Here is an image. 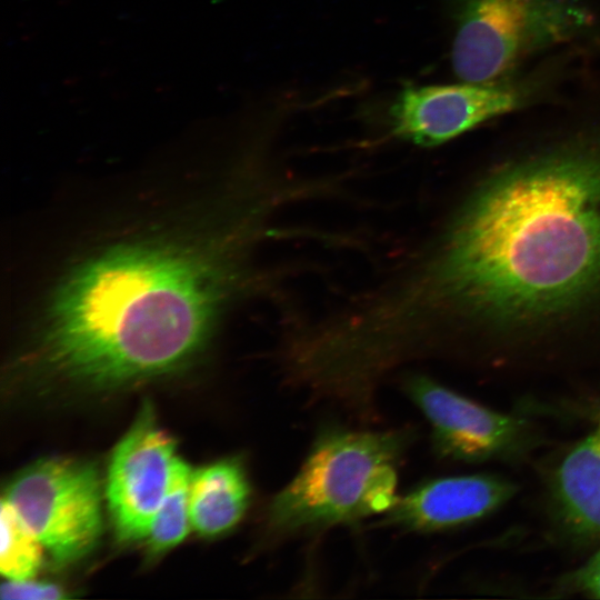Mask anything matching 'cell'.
<instances>
[{
	"mask_svg": "<svg viewBox=\"0 0 600 600\" xmlns=\"http://www.w3.org/2000/svg\"><path fill=\"white\" fill-rule=\"evenodd\" d=\"M600 288V121L483 181L442 229L360 291L369 343L407 364L467 323L524 326Z\"/></svg>",
	"mask_w": 600,
	"mask_h": 600,
	"instance_id": "obj_1",
	"label": "cell"
},
{
	"mask_svg": "<svg viewBox=\"0 0 600 600\" xmlns=\"http://www.w3.org/2000/svg\"><path fill=\"white\" fill-rule=\"evenodd\" d=\"M274 234L256 212L204 243L149 238L92 256L49 300L34 362L54 378L98 390L179 369L211 338L243 282L251 250Z\"/></svg>",
	"mask_w": 600,
	"mask_h": 600,
	"instance_id": "obj_2",
	"label": "cell"
},
{
	"mask_svg": "<svg viewBox=\"0 0 600 600\" xmlns=\"http://www.w3.org/2000/svg\"><path fill=\"white\" fill-rule=\"evenodd\" d=\"M416 439L410 427L389 430L323 428L292 480L270 501L268 546L387 512L397 501L398 471Z\"/></svg>",
	"mask_w": 600,
	"mask_h": 600,
	"instance_id": "obj_3",
	"label": "cell"
},
{
	"mask_svg": "<svg viewBox=\"0 0 600 600\" xmlns=\"http://www.w3.org/2000/svg\"><path fill=\"white\" fill-rule=\"evenodd\" d=\"M451 62L466 82L513 76L527 59L587 34L594 12L581 0H459Z\"/></svg>",
	"mask_w": 600,
	"mask_h": 600,
	"instance_id": "obj_4",
	"label": "cell"
},
{
	"mask_svg": "<svg viewBox=\"0 0 600 600\" xmlns=\"http://www.w3.org/2000/svg\"><path fill=\"white\" fill-rule=\"evenodd\" d=\"M59 563L86 556L101 532V492L88 462L47 459L21 471L3 496Z\"/></svg>",
	"mask_w": 600,
	"mask_h": 600,
	"instance_id": "obj_5",
	"label": "cell"
},
{
	"mask_svg": "<svg viewBox=\"0 0 600 600\" xmlns=\"http://www.w3.org/2000/svg\"><path fill=\"white\" fill-rule=\"evenodd\" d=\"M544 88L542 76L407 87L391 107V131L416 146L434 147L492 118L532 104Z\"/></svg>",
	"mask_w": 600,
	"mask_h": 600,
	"instance_id": "obj_6",
	"label": "cell"
},
{
	"mask_svg": "<svg viewBox=\"0 0 600 600\" xmlns=\"http://www.w3.org/2000/svg\"><path fill=\"white\" fill-rule=\"evenodd\" d=\"M402 389L428 420L438 458L464 463L517 460L537 440L527 420L489 409L428 376L407 374Z\"/></svg>",
	"mask_w": 600,
	"mask_h": 600,
	"instance_id": "obj_7",
	"label": "cell"
},
{
	"mask_svg": "<svg viewBox=\"0 0 600 600\" xmlns=\"http://www.w3.org/2000/svg\"><path fill=\"white\" fill-rule=\"evenodd\" d=\"M174 447L146 404L117 444L108 467L106 496L120 540L146 539L171 481Z\"/></svg>",
	"mask_w": 600,
	"mask_h": 600,
	"instance_id": "obj_8",
	"label": "cell"
},
{
	"mask_svg": "<svg viewBox=\"0 0 600 600\" xmlns=\"http://www.w3.org/2000/svg\"><path fill=\"white\" fill-rule=\"evenodd\" d=\"M517 492V484L494 474H462L426 480L398 497L383 526L436 532L486 518Z\"/></svg>",
	"mask_w": 600,
	"mask_h": 600,
	"instance_id": "obj_9",
	"label": "cell"
},
{
	"mask_svg": "<svg viewBox=\"0 0 600 600\" xmlns=\"http://www.w3.org/2000/svg\"><path fill=\"white\" fill-rule=\"evenodd\" d=\"M552 523L564 541H600V419L556 466L549 484Z\"/></svg>",
	"mask_w": 600,
	"mask_h": 600,
	"instance_id": "obj_10",
	"label": "cell"
},
{
	"mask_svg": "<svg viewBox=\"0 0 600 600\" xmlns=\"http://www.w3.org/2000/svg\"><path fill=\"white\" fill-rule=\"evenodd\" d=\"M250 499L249 477L239 457L194 470L189 489L191 526L201 536H221L241 521Z\"/></svg>",
	"mask_w": 600,
	"mask_h": 600,
	"instance_id": "obj_11",
	"label": "cell"
},
{
	"mask_svg": "<svg viewBox=\"0 0 600 600\" xmlns=\"http://www.w3.org/2000/svg\"><path fill=\"white\" fill-rule=\"evenodd\" d=\"M191 473V468L177 457L169 488L146 537L152 554L179 544L192 527L189 507Z\"/></svg>",
	"mask_w": 600,
	"mask_h": 600,
	"instance_id": "obj_12",
	"label": "cell"
},
{
	"mask_svg": "<svg viewBox=\"0 0 600 600\" xmlns=\"http://www.w3.org/2000/svg\"><path fill=\"white\" fill-rule=\"evenodd\" d=\"M0 571L9 580L33 578L42 563V543L12 504L1 500Z\"/></svg>",
	"mask_w": 600,
	"mask_h": 600,
	"instance_id": "obj_13",
	"label": "cell"
},
{
	"mask_svg": "<svg viewBox=\"0 0 600 600\" xmlns=\"http://www.w3.org/2000/svg\"><path fill=\"white\" fill-rule=\"evenodd\" d=\"M67 596L56 584L33 581L32 578L23 580H9L1 587L2 599L18 600H57Z\"/></svg>",
	"mask_w": 600,
	"mask_h": 600,
	"instance_id": "obj_14",
	"label": "cell"
},
{
	"mask_svg": "<svg viewBox=\"0 0 600 600\" xmlns=\"http://www.w3.org/2000/svg\"><path fill=\"white\" fill-rule=\"evenodd\" d=\"M567 584L572 591L600 599V549L569 577Z\"/></svg>",
	"mask_w": 600,
	"mask_h": 600,
	"instance_id": "obj_15",
	"label": "cell"
}]
</instances>
